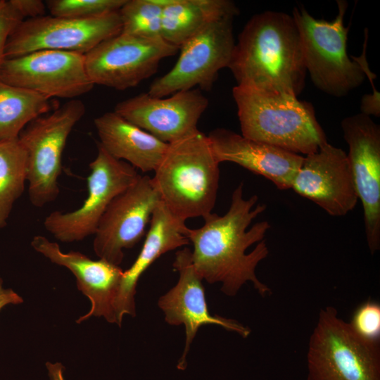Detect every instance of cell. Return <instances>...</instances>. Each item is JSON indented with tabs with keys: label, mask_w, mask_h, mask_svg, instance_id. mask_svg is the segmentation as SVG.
Masks as SVG:
<instances>
[{
	"label": "cell",
	"mask_w": 380,
	"mask_h": 380,
	"mask_svg": "<svg viewBox=\"0 0 380 380\" xmlns=\"http://www.w3.org/2000/svg\"><path fill=\"white\" fill-rule=\"evenodd\" d=\"M243 192L241 182L234 190L224 215L210 213L203 219L202 227H188L186 236L193 244V265L202 279L210 284L221 283V291L229 296H235L250 281L265 297L272 291L257 277L255 269L269 254L263 239L271 226L267 221H261L248 229L266 205H256L257 195L246 199Z\"/></svg>",
	"instance_id": "obj_1"
},
{
	"label": "cell",
	"mask_w": 380,
	"mask_h": 380,
	"mask_svg": "<svg viewBox=\"0 0 380 380\" xmlns=\"http://www.w3.org/2000/svg\"><path fill=\"white\" fill-rule=\"evenodd\" d=\"M227 68L238 86L298 97L307 70L293 16L272 11L252 16L239 35Z\"/></svg>",
	"instance_id": "obj_2"
},
{
	"label": "cell",
	"mask_w": 380,
	"mask_h": 380,
	"mask_svg": "<svg viewBox=\"0 0 380 380\" xmlns=\"http://www.w3.org/2000/svg\"><path fill=\"white\" fill-rule=\"evenodd\" d=\"M219 165L208 136L197 129L168 144L152 182L174 216L184 222L204 219L215 205Z\"/></svg>",
	"instance_id": "obj_3"
},
{
	"label": "cell",
	"mask_w": 380,
	"mask_h": 380,
	"mask_svg": "<svg viewBox=\"0 0 380 380\" xmlns=\"http://www.w3.org/2000/svg\"><path fill=\"white\" fill-rule=\"evenodd\" d=\"M232 95L243 136L305 156L327 143L310 103L238 85Z\"/></svg>",
	"instance_id": "obj_4"
},
{
	"label": "cell",
	"mask_w": 380,
	"mask_h": 380,
	"mask_svg": "<svg viewBox=\"0 0 380 380\" xmlns=\"http://www.w3.org/2000/svg\"><path fill=\"white\" fill-rule=\"evenodd\" d=\"M338 13L331 21L295 7L292 16L298 29L307 72L314 85L327 94L342 97L362 84L366 76L356 57L347 53L349 27L344 26L348 2L337 1Z\"/></svg>",
	"instance_id": "obj_5"
},
{
	"label": "cell",
	"mask_w": 380,
	"mask_h": 380,
	"mask_svg": "<svg viewBox=\"0 0 380 380\" xmlns=\"http://www.w3.org/2000/svg\"><path fill=\"white\" fill-rule=\"evenodd\" d=\"M307 369V380H380L379 342L359 336L327 306L310 336Z\"/></svg>",
	"instance_id": "obj_6"
},
{
	"label": "cell",
	"mask_w": 380,
	"mask_h": 380,
	"mask_svg": "<svg viewBox=\"0 0 380 380\" xmlns=\"http://www.w3.org/2000/svg\"><path fill=\"white\" fill-rule=\"evenodd\" d=\"M85 113L79 99L30 122L18 139L27 153V182L30 203L37 208L54 201L59 194L62 156L73 127Z\"/></svg>",
	"instance_id": "obj_7"
},
{
	"label": "cell",
	"mask_w": 380,
	"mask_h": 380,
	"mask_svg": "<svg viewBox=\"0 0 380 380\" xmlns=\"http://www.w3.org/2000/svg\"><path fill=\"white\" fill-rule=\"evenodd\" d=\"M234 18L217 20L186 41L179 49L175 65L155 80L147 93L153 97H165L196 87L210 90L219 71L228 67L232 58L235 46Z\"/></svg>",
	"instance_id": "obj_8"
},
{
	"label": "cell",
	"mask_w": 380,
	"mask_h": 380,
	"mask_svg": "<svg viewBox=\"0 0 380 380\" xmlns=\"http://www.w3.org/2000/svg\"><path fill=\"white\" fill-rule=\"evenodd\" d=\"M119 11L78 19L51 15L23 20L8 39L4 58L41 50L85 55L103 41L121 32Z\"/></svg>",
	"instance_id": "obj_9"
},
{
	"label": "cell",
	"mask_w": 380,
	"mask_h": 380,
	"mask_svg": "<svg viewBox=\"0 0 380 380\" xmlns=\"http://www.w3.org/2000/svg\"><path fill=\"white\" fill-rule=\"evenodd\" d=\"M89 168L88 196L82 205L70 212L53 211L44 219L46 230L61 242L80 241L94 235L112 201L139 176L137 169L115 159L99 144Z\"/></svg>",
	"instance_id": "obj_10"
},
{
	"label": "cell",
	"mask_w": 380,
	"mask_h": 380,
	"mask_svg": "<svg viewBox=\"0 0 380 380\" xmlns=\"http://www.w3.org/2000/svg\"><path fill=\"white\" fill-rule=\"evenodd\" d=\"M179 47L163 38H143L120 33L107 39L84 55L91 82L117 90L137 86L154 75L162 60Z\"/></svg>",
	"instance_id": "obj_11"
},
{
	"label": "cell",
	"mask_w": 380,
	"mask_h": 380,
	"mask_svg": "<svg viewBox=\"0 0 380 380\" xmlns=\"http://www.w3.org/2000/svg\"><path fill=\"white\" fill-rule=\"evenodd\" d=\"M0 80L46 97L75 99L90 91L94 84L85 68L84 54L41 50L5 58Z\"/></svg>",
	"instance_id": "obj_12"
},
{
	"label": "cell",
	"mask_w": 380,
	"mask_h": 380,
	"mask_svg": "<svg viewBox=\"0 0 380 380\" xmlns=\"http://www.w3.org/2000/svg\"><path fill=\"white\" fill-rule=\"evenodd\" d=\"M161 202L151 177L139 175L112 201L101 217L94 234L96 255L119 265L123 250L134 246L146 234L152 214Z\"/></svg>",
	"instance_id": "obj_13"
},
{
	"label": "cell",
	"mask_w": 380,
	"mask_h": 380,
	"mask_svg": "<svg viewBox=\"0 0 380 380\" xmlns=\"http://www.w3.org/2000/svg\"><path fill=\"white\" fill-rule=\"evenodd\" d=\"M343 139L358 199L364 210L366 241L371 254L380 249V127L358 113L341 122Z\"/></svg>",
	"instance_id": "obj_14"
},
{
	"label": "cell",
	"mask_w": 380,
	"mask_h": 380,
	"mask_svg": "<svg viewBox=\"0 0 380 380\" xmlns=\"http://www.w3.org/2000/svg\"><path fill=\"white\" fill-rule=\"evenodd\" d=\"M208 106V99L196 88L165 97L142 93L119 102L113 111L170 144L197 130L198 122Z\"/></svg>",
	"instance_id": "obj_15"
},
{
	"label": "cell",
	"mask_w": 380,
	"mask_h": 380,
	"mask_svg": "<svg viewBox=\"0 0 380 380\" xmlns=\"http://www.w3.org/2000/svg\"><path fill=\"white\" fill-rule=\"evenodd\" d=\"M291 189L331 216H343L358 201L346 153L328 142L303 156Z\"/></svg>",
	"instance_id": "obj_16"
},
{
	"label": "cell",
	"mask_w": 380,
	"mask_h": 380,
	"mask_svg": "<svg viewBox=\"0 0 380 380\" xmlns=\"http://www.w3.org/2000/svg\"><path fill=\"white\" fill-rule=\"evenodd\" d=\"M179 274L176 285L158 300V306L165 314V320L171 325L184 324L186 340L178 368L186 367V357L199 327L205 324H217L224 329L247 338L251 329L239 322L212 315L208 309L202 279L195 271L191 251L185 247L177 251L172 264Z\"/></svg>",
	"instance_id": "obj_17"
},
{
	"label": "cell",
	"mask_w": 380,
	"mask_h": 380,
	"mask_svg": "<svg viewBox=\"0 0 380 380\" xmlns=\"http://www.w3.org/2000/svg\"><path fill=\"white\" fill-rule=\"evenodd\" d=\"M31 246L53 263L68 268L75 277L78 289L89 299V312L77 323L95 316L117 324L115 303L124 272L119 265L100 258L93 260L79 251L63 253L56 242L42 235L34 236Z\"/></svg>",
	"instance_id": "obj_18"
},
{
	"label": "cell",
	"mask_w": 380,
	"mask_h": 380,
	"mask_svg": "<svg viewBox=\"0 0 380 380\" xmlns=\"http://www.w3.org/2000/svg\"><path fill=\"white\" fill-rule=\"evenodd\" d=\"M207 136L219 163H236L269 179L279 190L291 189L303 156L225 128H216Z\"/></svg>",
	"instance_id": "obj_19"
},
{
	"label": "cell",
	"mask_w": 380,
	"mask_h": 380,
	"mask_svg": "<svg viewBox=\"0 0 380 380\" xmlns=\"http://www.w3.org/2000/svg\"><path fill=\"white\" fill-rule=\"evenodd\" d=\"M141 250L132 266L124 271L115 303L117 324L123 316L136 315L134 296L141 274L163 254L190 242L185 222L174 216L161 202L154 210Z\"/></svg>",
	"instance_id": "obj_20"
},
{
	"label": "cell",
	"mask_w": 380,
	"mask_h": 380,
	"mask_svg": "<svg viewBox=\"0 0 380 380\" xmlns=\"http://www.w3.org/2000/svg\"><path fill=\"white\" fill-rule=\"evenodd\" d=\"M94 123L99 144L115 159L144 173L155 171L168 146L114 111L98 116Z\"/></svg>",
	"instance_id": "obj_21"
},
{
	"label": "cell",
	"mask_w": 380,
	"mask_h": 380,
	"mask_svg": "<svg viewBox=\"0 0 380 380\" xmlns=\"http://www.w3.org/2000/svg\"><path fill=\"white\" fill-rule=\"evenodd\" d=\"M239 13L230 0H172L163 9L161 37L179 49L210 23Z\"/></svg>",
	"instance_id": "obj_22"
},
{
	"label": "cell",
	"mask_w": 380,
	"mask_h": 380,
	"mask_svg": "<svg viewBox=\"0 0 380 380\" xmlns=\"http://www.w3.org/2000/svg\"><path fill=\"white\" fill-rule=\"evenodd\" d=\"M50 100L0 80V141L18 139L30 122L51 111Z\"/></svg>",
	"instance_id": "obj_23"
},
{
	"label": "cell",
	"mask_w": 380,
	"mask_h": 380,
	"mask_svg": "<svg viewBox=\"0 0 380 380\" xmlns=\"http://www.w3.org/2000/svg\"><path fill=\"white\" fill-rule=\"evenodd\" d=\"M27 182V153L19 139L0 141V229Z\"/></svg>",
	"instance_id": "obj_24"
},
{
	"label": "cell",
	"mask_w": 380,
	"mask_h": 380,
	"mask_svg": "<svg viewBox=\"0 0 380 380\" xmlns=\"http://www.w3.org/2000/svg\"><path fill=\"white\" fill-rule=\"evenodd\" d=\"M163 9L155 0H127L119 10L121 33L143 38L161 37Z\"/></svg>",
	"instance_id": "obj_25"
},
{
	"label": "cell",
	"mask_w": 380,
	"mask_h": 380,
	"mask_svg": "<svg viewBox=\"0 0 380 380\" xmlns=\"http://www.w3.org/2000/svg\"><path fill=\"white\" fill-rule=\"evenodd\" d=\"M127 0H49L45 2L55 17L85 19L118 11Z\"/></svg>",
	"instance_id": "obj_26"
},
{
	"label": "cell",
	"mask_w": 380,
	"mask_h": 380,
	"mask_svg": "<svg viewBox=\"0 0 380 380\" xmlns=\"http://www.w3.org/2000/svg\"><path fill=\"white\" fill-rule=\"evenodd\" d=\"M349 324L363 338L379 342L380 305L371 300L361 303L355 310Z\"/></svg>",
	"instance_id": "obj_27"
},
{
	"label": "cell",
	"mask_w": 380,
	"mask_h": 380,
	"mask_svg": "<svg viewBox=\"0 0 380 380\" xmlns=\"http://www.w3.org/2000/svg\"><path fill=\"white\" fill-rule=\"evenodd\" d=\"M23 20L8 1L7 8L0 13V65L5 59L4 52L8 39Z\"/></svg>",
	"instance_id": "obj_28"
},
{
	"label": "cell",
	"mask_w": 380,
	"mask_h": 380,
	"mask_svg": "<svg viewBox=\"0 0 380 380\" xmlns=\"http://www.w3.org/2000/svg\"><path fill=\"white\" fill-rule=\"evenodd\" d=\"M9 2L23 20L46 15V4L41 0H9Z\"/></svg>",
	"instance_id": "obj_29"
},
{
	"label": "cell",
	"mask_w": 380,
	"mask_h": 380,
	"mask_svg": "<svg viewBox=\"0 0 380 380\" xmlns=\"http://www.w3.org/2000/svg\"><path fill=\"white\" fill-rule=\"evenodd\" d=\"M3 279L0 277V310L7 305H18L23 302V299L11 289L3 286Z\"/></svg>",
	"instance_id": "obj_30"
},
{
	"label": "cell",
	"mask_w": 380,
	"mask_h": 380,
	"mask_svg": "<svg viewBox=\"0 0 380 380\" xmlns=\"http://www.w3.org/2000/svg\"><path fill=\"white\" fill-rule=\"evenodd\" d=\"M49 375L51 380H65L63 374V367L60 363H46Z\"/></svg>",
	"instance_id": "obj_31"
},
{
	"label": "cell",
	"mask_w": 380,
	"mask_h": 380,
	"mask_svg": "<svg viewBox=\"0 0 380 380\" xmlns=\"http://www.w3.org/2000/svg\"><path fill=\"white\" fill-rule=\"evenodd\" d=\"M8 6V1L0 0V13L4 11Z\"/></svg>",
	"instance_id": "obj_32"
}]
</instances>
